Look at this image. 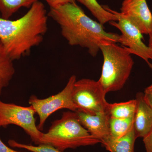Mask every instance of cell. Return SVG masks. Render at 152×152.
Wrapping results in <instances>:
<instances>
[{
  "label": "cell",
  "instance_id": "obj_1",
  "mask_svg": "<svg viewBox=\"0 0 152 152\" xmlns=\"http://www.w3.org/2000/svg\"><path fill=\"white\" fill-rule=\"evenodd\" d=\"M48 15L59 25L69 45L86 48L93 57L102 45L118 43L120 35L107 32L103 25L87 15L76 2L50 8Z\"/></svg>",
  "mask_w": 152,
  "mask_h": 152
},
{
  "label": "cell",
  "instance_id": "obj_2",
  "mask_svg": "<svg viewBox=\"0 0 152 152\" xmlns=\"http://www.w3.org/2000/svg\"><path fill=\"white\" fill-rule=\"evenodd\" d=\"M48 17L43 4L38 1L20 18H0V41L12 61L26 56L42 42L48 31Z\"/></svg>",
  "mask_w": 152,
  "mask_h": 152
},
{
  "label": "cell",
  "instance_id": "obj_3",
  "mask_svg": "<svg viewBox=\"0 0 152 152\" xmlns=\"http://www.w3.org/2000/svg\"><path fill=\"white\" fill-rule=\"evenodd\" d=\"M101 142L81 124L76 112L72 111L64 112L61 118L53 122L48 132L43 133L40 140V144L50 145L62 152Z\"/></svg>",
  "mask_w": 152,
  "mask_h": 152
},
{
  "label": "cell",
  "instance_id": "obj_4",
  "mask_svg": "<svg viewBox=\"0 0 152 152\" xmlns=\"http://www.w3.org/2000/svg\"><path fill=\"white\" fill-rule=\"evenodd\" d=\"M104 62L98 82L106 94L121 89L130 75L134 61L124 47L116 43L102 45Z\"/></svg>",
  "mask_w": 152,
  "mask_h": 152
},
{
  "label": "cell",
  "instance_id": "obj_5",
  "mask_svg": "<svg viewBox=\"0 0 152 152\" xmlns=\"http://www.w3.org/2000/svg\"><path fill=\"white\" fill-rule=\"evenodd\" d=\"M106 95L98 81L84 78L75 83L72 98L77 110L95 114L107 112L109 103Z\"/></svg>",
  "mask_w": 152,
  "mask_h": 152
},
{
  "label": "cell",
  "instance_id": "obj_6",
  "mask_svg": "<svg viewBox=\"0 0 152 152\" xmlns=\"http://www.w3.org/2000/svg\"><path fill=\"white\" fill-rule=\"evenodd\" d=\"M76 81V76L72 75L62 91L46 99H38L35 95L30 97L29 104L32 106L39 117L37 127L39 130H42L48 118L57 111L66 109L72 111H77V108L72 98L73 88Z\"/></svg>",
  "mask_w": 152,
  "mask_h": 152
},
{
  "label": "cell",
  "instance_id": "obj_7",
  "mask_svg": "<svg viewBox=\"0 0 152 152\" xmlns=\"http://www.w3.org/2000/svg\"><path fill=\"white\" fill-rule=\"evenodd\" d=\"M32 106L23 107L0 99V127L14 125L21 128L37 145L40 144L43 133L38 129Z\"/></svg>",
  "mask_w": 152,
  "mask_h": 152
},
{
  "label": "cell",
  "instance_id": "obj_8",
  "mask_svg": "<svg viewBox=\"0 0 152 152\" xmlns=\"http://www.w3.org/2000/svg\"><path fill=\"white\" fill-rule=\"evenodd\" d=\"M103 7L107 10L115 14L118 17L117 22L111 21L110 23L121 33L118 43L125 47L131 54L136 55L144 60L152 70V64L150 61V60L152 61V50L142 40V34L130 22L122 17L120 12L107 6Z\"/></svg>",
  "mask_w": 152,
  "mask_h": 152
},
{
  "label": "cell",
  "instance_id": "obj_9",
  "mask_svg": "<svg viewBox=\"0 0 152 152\" xmlns=\"http://www.w3.org/2000/svg\"><path fill=\"white\" fill-rule=\"evenodd\" d=\"M120 14L142 34L151 32L152 14L146 0H124Z\"/></svg>",
  "mask_w": 152,
  "mask_h": 152
},
{
  "label": "cell",
  "instance_id": "obj_10",
  "mask_svg": "<svg viewBox=\"0 0 152 152\" xmlns=\"http://www.w3.org/2000/svg\"><path fill=\"white\" fill-rule=\"evenodd\" d=\"M75 112L81 124L93 137L101 142L109 137L110 116L107 112L91 114L77 110Z\"/></svg>",
  "mask_w": 152,
  "mask_h": 152
},
{
  "label": "cell",
  "instance_id": "obj_11",
  "mask_svg": "<svg viewBox=\"0 0 152 152\" xmlns=\"http://www.w3.org/2000/svg\"><path fill=\"white\" fill-rule=\"evenodd\" d=\"M135 99L133 127L137 138L143 139L152 129V108L144 99L143 93H137Z\"/></svg>",
  "mask_w": 152,
  "mask_h": 152
},
{
  "label": "cell",
  "instance_id": "obj_12",
  "mask_svg": "<svg viewBox=\"0 0 152 152\" xmlns=\"http://www.w3.org/2000/svg\"><path fill=\"white\" fill-rule=\"evenodd\" d=\"M137 137L134 127L129 132L119 139L113 140L108 137L101 143L110 152H134V144Z\"/></svg>",
  "mask_w": 152,
  "mask_h": 152
},
{
  "label": "cell",
  "instance_id": "obj_13",
  "mask_svg": "<svg viewBox=\"0 0 152 152\" xmlns=\"http://www.w3.org/2000/svg\"><path fill=\"white\" fill-rule=\"evenodd\" d=\"M13 61L0 41V96L3 89L10 84L15 75Z\"/></svg>",
  "mask_w": 152,
  "mask_h": 152
},
{
  "label": "cell",
  "instance_id": "obj_14",
  "mask_svg": "<svg viewBox=\"0 0 152 152\" xmlns=\"http://www.w3.org/2000/svg\"><path fill=\"white\" fill-rule=\"evenodd\" d=\"M134 116L127 118H109L108 137L113 140L119 139L127 134L133 127Z\"/></svg>",
  "mask_w": 152,
  "mask_h": 152
},
{
  "label": "cell",
  "instance_id": "obj_15",
  "mask_svg": "<svg viewBox=\"0 0 152 152\" xmlns=\"http://www.w3.org/2000/svg\"><path fill=\"white\" fill-rule=\"evenodd\" d=\"M77 1L84 5L101 24L103 25L108 22L118 21V17L115 14L107 10L99 4L96 0Z\"/></svg>",
  "mask_w": 152,
  "mask_h": 152
},
{
  "label": "cell",
  "instance_id": "obj_16",
  "mask_svg": "<svg viewBox=\"0 0 152 152\" xmlns=\"http://www.w3.org/2000/svg\"><path fill=\"white\" fill-rule=\"evenodd\" d=\"M136 108V99L124 102L109 104L107 112L109 116L115 118H127L134 116Z\"/></svg>",
  "mask_w": 152,
  "mask_h": 152
},
{
  "label": "cell",
  "instance_id": "obj_17",
  "mask_svg": "<svg viewBox=\"0 0 152 152\" xmlns=\"http://www.w3.org/2000/svg\"><path fill=\"white\" fill-rule=\"evenodd\" d=\"M39 0H0L1 18L10 19L21 8H30Z\"/></svg>",
  "mask_w": 152,
  "mask_h": 152
},
{
  "label": "cell",
  "instance_id": "obj_18",
  "mask_svg": "<svg viewBox=\"0 0 152 152\" xmlns=\"http://www.w3.org/2000/svg\"><path fill=\"white\" fill-rule=\"evenodd\" d=\"M9 145L13 148L24 149L31 152H62L50 145L40 144L37 146L20 143L14 140H10Z\"/></svg>",
  "mask_w": 152,
  "mask_h": 152
},
{
  "label": "cell",
  "instance_id": "obj_19",
  "mask_svg": "<svg viewBox=\"0 0 152 152\" xmlns=\"http://www.w3.org/2000/svg\"><path fill=\"white\" fill-rule=\"evenodd\" d=\"M50 8H56L68 3H75L77 0H45Z\"/></svg>",
  "mask_w": 152,
  "mask_h": 152
},
{
  "label": "cell",
  "instance_id": "obj_20",
  "mask_svg": "<svg viewBox=\"0 0 152 152\" xmlns=\"http://www.w3.org/2000/svg\"><path fill=\"white\" fill-rule=\"evenodd\" d=\"M143 141L146 152H152V129L145 137L143 138Z\"/></svg>",
  "mask_w": 152,
  "mask_h": 152
},
{
  "label": "cell",
  "instance_id": "obj_21",
  "mask_svg": "<svg viewBox=\"0 0 152 152\" xmlns=\"http://www.w3.org/2000/svg\"><path fill=\"white\" fill-rule=\"evenodd\" d=\"M143 95L145 101L152 108V84L145 89Z\"/></svg>",
  "mask_w": 152,
  "mask_h": 152
},
{
  "label": "cell",
  "instance_id": "obj_22",
  "mask_svg": "<svg viewBox=\"0 0 152 152\" xmlns=\"http://www.w3.org/2000/svg\"><path fill=\"white\" fill-rule=\"evenodd\" d=\"M0 152H21L17 151L7 146L0 138Z\"/></svg>",
  "mask_w": 152,
  "mask_h": 152
},
{
  "label": "cell",
  "instance_id": "obj_23",
  "mask_svg": "<svg viewBox=\"0 0 152 152\" xmlns=\"http://www.w3.org/2000/svg\"><path fill=\"white\" fill-rule=\"evenodd\" d=\"M149 39L148 45V46L149 47L150 49L152 50V30L151 32L149 34Z\"/></svg>",
  "mask_w": 152,
  "mask_h": 152
}]
</instances>
